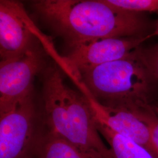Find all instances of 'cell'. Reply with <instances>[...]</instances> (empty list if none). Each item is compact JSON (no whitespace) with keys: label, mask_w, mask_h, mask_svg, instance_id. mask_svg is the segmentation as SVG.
I'll return each mask as SVG.
<instances>
[{"label":"cell","mask_w":158,"mask_h":158,"mask_svg":"<svg viewBox=\"0 0 158 158\" xmlns=\"http://www.w3.org/2000/svg\"><path fill=\"white\" fill-rule=\"evenodd\" d=\"M37 158H106L99 153L89 152L49 131L40 137L36 152Z\"/></svg>","instance_id":"obj_9"},{"label":"cell","mask_w":158,"mask_h":158,"mask_svg":"<svg viewBox=\"0 0 158 158\" xmlns=\"http://www.w3.org/2000/svg\"><path fill=\"white\" fill-rule=\"evenodd\" d=\"M43 97L50 132L81 150L114 158L111 149L101 138L87 98L66 85L56 66L46 73Z\"/></svg>","instance_id":"obj_2"},{"label":"cell","mask_w":158,"mask_h":158,"mask_svg":"<svg viewBox=\"0 0 158 158\" xmlns=\"http://www.w3.org/2000/svg\"><path fill=\"white\" fill-rule=\"evenodd\" d=\"M134 51L116 61L81 72L73 70L70 76L102 105L133 112L149 105L148 96L156 80Z\"/></svg>","instance_id":"obj_3"},{"label":"cell","mask_w":158,"mask_h":158,"mask_svg":"<svg viewBox=\"0 0 158 158\" xmlns=\"http://www.w3.org/2000/svg\"><path fill=\"white\" fill-rule=\"evenodd\" d=\"M42 66V58L33 48L21 56L0 62V114L32 94L34 77Z\"/></svg>","instance_id":"obj_6"},{"label":"cell","mask_w":158,"mask_h":158,"mask_svg":"<svg viewBox=\"0 0 158 158\" xmlns=\"http://www.w3.org/2000/svg\"><path fill=\"white\" fill-rule=\"evenodd\" d=\"M96 126L109 145L114 158H156L145 147L115 132L106 125L96 121Z\"/></svg>","instance_id":"obj_10"},{"label":"cell","mask_w":158,"mask_h":158,"mask_svg":"<svg viewBox=\"0 0 158 158\" xmlns=\"http://www.w3.org/2000/svg\"><path fill=\"white\" fill-rule=\"evenodd\" d=\"M36 27L23 4L11 0L0 1L1 61L15 59L31 49Z\"/></svg>","instance_id":"obj_7"},{"label":"cell","mask_w":158,"mask_h":158,"mask_svg":"<svg viewBox=\"0 0 158 158\" xmlns=\"http://www.w3.org/2000/svg\"><path fill=\"white\" fill-rule=\"evenodd\" d=\"M147 124L149 131L151 141L158 158V115L149 105L132 112Z\"/></svg>","instance_id":"obj_12"},{"label":"cell","mask_w":158,"mask_h":158,"mask_svg":"<svg viewBox=\"0 0 158 158\" xmlns=\"http://www.w3.org/2000/svg\"><path fill=\"white\" fill-rule=\"evenodd\" d=\"M35 11L55 32L72 45L110 38L145 36L142 14L121 10L105 0H40Z\"/></svg>","instance_id":"obj_1"},{"label":"cell","mask_w":158,"mask_h":158,"mask_svg":"<svg viewBox=\"0 0 158 158\" xmlns=\"http://www.w3.org/2000/svg\"><path fill=\"white\" fill-rule=\"evenodd\" d=\"M152 36V34L80 42L69 45L70 50L62 61L70 70L81 72L128 56Z\"/></svg>","instance_id":"obj_5"},{"label":"cell","mask_w":158,"mask_h":158,"mask_svg":"<svg viewBox=\"0 0 158 158\" xmlns=\"http://www.w3.org/2000/svg\"><path fill=\"white\" fill-rule=\"evenodd\" d=\"M110 6L125 11L136 14L156 12L158 0H105Z\"/></svg>","instance_id":"obj_11"},{"label":"cell","mask_w":158,"mask_h":158,"mask_svg":"<svg viewBox=\"0 0 158 158\" xmlns=\"http://www.w3.org/2000/svg\"><path fill=\"white\" fill-rule=\"evenodd\" d=\"M137 57L156 80H158V44L149 48H138L134 51Z\"/></svg>","instance_id":"obj_13"},{"label":"cell","mask_w":158,"mask_h":158,"mask_svg":"<svg viewBox=\"0 0 158 158\" xmlns=\"http://www.w3.org/2000/svg\"><path fill=\"white\" fill-rule=\"evenodd\" d=\"M153 34V35H156L158 36V23H157V25H156V29H155V32Z\"/></svg>","instance_id":"obj_14"},{"label":"cell","mask_w":158,"mask_h":158,"mask_svg":"<svg viewBox=\"0 0 158 158\" xmlns=\"http://www.w3.org/2000/svg\"><path fill=\"white\" fill-rule=\"evenodd\" d=\"M80 90L89 102L96 121L106 125L115 132L145 147L158 158L151 143L148 126L135 114L126 109L102 105L85 90Z\"/></svg>","instance_id":"obj_8"},{"label":"cell","mask_w":158,"mask_h":158,"mask_svg":"<svg viewBox=\"0 0 158 158\" xmlns=\"http://www.w3.org/2000/svg\"><path fill=\"white\" fill-rule=\"evenodd\" d=\"M154 110H155V113H156V114L158 115V107H156L155 108H154Z\"/></svg>","instance_id":"obj_15"},{"label":"cell","mask_w":158,"mask_h":158,"mask_svg":"<svg viewBox=\"0 0 158 158\" xmlns=\"http://www.w3.org/2000/svg\"><path fill=\"white\" fill-rule=\"evenodd\" d=\"M32 94L0 114V158H32L39 138L35 134Z\"/></svg>","instance_id":"obj_4"}]
</instances>
